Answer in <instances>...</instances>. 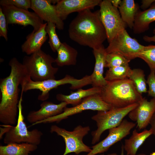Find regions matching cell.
<instances>
[{"label": "cell", "mask_w": 155, "mask_h": 155, "mask_svg": "<svg viewBox=\"0 0 155 155\" xmlns=\"http://www.w3.org/2000/svg\"><path fill=\"white\" fill-rule=\"evenodd\" d=\"M9 65L11 67L10 74L0 81V121L3 125H12L17 122L19 86L27 74L22 63L16 58L11 59Z\"/></svg>", "instance_id": "cell-1"}, {"label": "cell", "mask_w": 155, "mask_h": 155, "mask_svg": "<svg viewBox=\"0 0 155 155\" xmlns=\"http://www.w3.org/2000/svg\"><path fill=\"white\" fill-rule=\"evenodd\" d=\"M68 32L73 41L93 49L102 45L107 39L100 10L93 12L88 9L78 12L70 24Z\"/></svg>", "instance_id": "cell-2"}, {"label": "cell", "mask_w": 155, "mask_h": 155, "mask_svg": "<svg viewBox=\"0 0 155 155\" xmlns=\"http://www.w3.org/2000/svg\"><path fill=\"white\" fill-rule=\"evenodd\" d=\"M101 89L100 96L112 108H122L138 103L143 98L129 78L107 82Z\"/></svg>", "instance_id": "cell-3"}, {"label": "cell", "mask_w": 155, "mask_h": 155, "mask_svg": "<svg viewBox=\"0 0 155 155\" xmlns=\"http://www.w3.org/2000/svg\"><path fill=\"white\" fill-rule=\"evenodd\" d=\"M92 82L90 75H86L82 78L77 79L69 75H66L60 80L50 79L41 81L32 80L27 75L22 81L20 85L23 92L28 90L37 89L41 91V94L38 97L39 100L45 101L49 97V92L52 89L60 86L69 84L71 90L78 89L89 84Z\"/></svg>", "instance_id": "cell-4"}, {"label": "cell", "mask_w": 155, "mask_h": 155, "mask_svg": "<svg viewBox=\"0 0 155 155\" xmlns=\"http://www.w3.org/2000/svg\"><path fill=\"white\" fill-rule=\"evenodd\" d=\"M55 59L41 49L29 56H25L22 64L27 73L34 81L55 79L58 68L53 67Z\"/></svg>", "instance_id": "cell-5"}, {"label": "cell", "mask_w": 155, "mask_h": 155, "mask_svg": "<svg viewBox=\"0 0 155 155\" xmlns=\"http://www.w3.org/2000/svg\"><path fill=\"white\" fill-rule=\"evenodd\" d=\"M23 92L21 91L18 104V115L16 125H11L5 134L3 142L6 144L12 143H27L38 146L41 142L42 133L36 129H28L22 113V101Z\"/></svg>", "instance_id": "cell-6"}, {"label": "cell", "mask_w": 155, "mask_h": 155, "mask_svg": "<svg viewBox=\"0 0 155 155\" xmlns=\"http://www.w3.org/2000/svg\"><path fill=\"white\" fill-rule=\"evenodd\" d=\"M135 103L127 107L119 108H112L106 111H98L92 119L96 123L97 129L92 132V144L98 142L102 134L107 129L118 126L124 118L138 105Z\"/></svg>", "instance_id": "cell-7"}, {"label": "cell", "mask_w": 155, "mask_h": 155, "mask_svg": "<svg viewBox=\"0 0 155 155\" xmlns=\"http://www.w3.org/2000/svg\"><path fill=\"white\" fill-rule=\"evenodd\" d=\"M90 130L88 126L83 127L79 125L73 131H69L55 125L50 128L51 133L55 132L63 138L65 143V149L63 155L71 153L78 154L82 152L89 153L92 150L90 147L85 144L83 141L84 137Z\"/></svg>", "instance_id": "cell-8"}, {"label": "cell", "mask_w": 155, "mask_h": 155, "mask_svg": "<svg viewBox=\"0 0 155 155\" xmlns=\"http://www.w3.org/2000/svg\"><path fill=\"white\" fill-rule=\"evenodd\" d=\"M105 102L99 94L93 95L84 98L78 104L72 107H65L63 112L56 116L51 117L32 124L34 125L42 123H46L56 122L59 123L69 116L87 110L98 111H106L112 108Z\"/></svg>", "instance_id": "cell-9"}, {"label": "cell", "mask_w": 155, "mask_h": 155, "mask_svg": "<svg viewBox=\"0 0 155 155\" xmlns=\"http://www.w3.org/2000/svg\"><path fill=\"white\" fill-rule=\"evenodd\" d=\"M144 47L135 39L131 37L125 29L119 33L109 43L105 50L106 53L117 54L130 61L138 58Z\"/></svg>", "instance_id": "cell-10"}, {"label": "cell", "mask_w": 155, "mask_h": 155, "mask_svg": "<svg viewBox=\"0 0 155 155\" xmlns=\"http://www.w3.org/2000/svg\"><path fill=\"white\" fill-rule=\"evenodd\" d=\"M99 5L101 20L109 43L127 26L122 20L118 8L114 7L109 0H102Z\"/></svg>", "instance_id": "cell-11"}, {"label": "cell", "mask_w": 155, "mask_h": 155, "mask_svg": "<svg viewBox=\"0 0 155 155\" xmlns=\"http://www.w3.org/2000/svg\"><path fill=\"white\" fill-rule=\"evenodd\" d=\"M7 24L26 26L30 25L34 31H38L44 24L43 20L35 12L29 11L13 6H1Z\"/></svg>", "instance_id": "cell-12"}, {"label": "cell", "mask_w": 155, "mask_h": 155, "mask_svg": "<svg viewBox=\"0 0 155 155\" xmlns=\"http://www.w3.org/2000/svg\"><path fill=\"white\" fill-rule=\"evenodd\" d=\"M136 123L123 119L117 126L109 129L107 136L91 147V151L86 155H96L106 152L112 145L128 135Z\"/></svg>", "instance_id": "cell-13"}, {"label": "cell", "mask_w": 155, "mask_h": 155, "mask_svg": "<svg viewBox=\"0 0 155 155\" xmlns=\"http://www.w3.org/2000/svg\"><path fill=\"white\" fill-rule=\"evenodd\" d=\"M155 113V98L149 101L145 97H143L128 115L131 120L136 122L137 128L140 130L146 128L149 124Z\"/></svg>", "instance_id": "cell-14"}, {"label": "cell", "mask_w": 155, "mask_h": 155, "mask_svg": "<svg viewBox=\"0 0 155 155\" xmlns=\"http://www.w3.org/2000/svg\"><path fill=\"white\" fill-rule=\"evenodd\" d=\"M31 9L43 21L55 24L59 30L64 28L63 21L57 13L55 5L52 4L51 0H31Z\"/></svg>", "instance_id": "cell-15"}, {"label": "cell", "mask_w": 155, "mask_h": 155, "mask_svg": "<svg viewBox=\"0 0 155 155\" xmlns=\"http://www.w3.org/2000/svg\"><path fill=\"white\" fill-rule=\"evenodd\" d=\"M100 0H59L55 5L60 18L63 20H65L70 13H78L86 9H92L99 5Z\"/></svg>", "instance_id": "cell-16"}, {"label": "cell", "mask_w": 155, "mask_h": 155, "mask_svg": "<svg viewBox=\"0 0 155 155\" xmlns=\"http://www.w3.org/2000/svg\"><path fill=\"white\" fill-rule=\"evenodd\" d=\"M67 104L61 102L55 104L49 101H44L40 105V108L30 112L27 116L28 122L32 124L39 122L61 113Z\"/></svg>", "instance_id": "cell-17"}, {"label": "cell", "mask_w": 155, "mask_h": 155, "mask_svg": "<svg viewBox=\"0 0 155 155\" xmlns=\"http://www.w3.org/2000/svg\"><path fill=\"white\" fill-rule=\"evenodd\" d=\"M95 62L93 71L90 77L92 87L102 88L107 82L103 76L104 68L105 67V57L106 53L103 44L93 49Z\"/></svg>", "instance_id": "cell-18"}, {"label": "cell", "mask_w": 155, "mask_h": 155, "mask_svg": "<svg viewBox=\"0 0 155 155\" xmlns=\"http://www.w3.org/2000/svg\"><path fill=\"white\" fill-rule=\"evenodd\" d=\"M47 23L44 24L37 31H33L26 37L21 46L22 52L30 55L41 49L42 46L48 38L46 27Z\"/></svg>", "instance_id": "cell-19"}, {"label": "cell", "mask_w": 155, "mask_h": 155, "mask_svg": "<svg viewBox=\"0 0 155 155\" xmlns=\"http://www.w3.org/2000/svg\"><path fill=\"white\" fill-rule=\"evenodd\" d=\"M155 21V2L148 9L140 10L135 18L133 28V33L140 34L148 30L150 24Z\"/></svg>", "instance_id": "cell-20"}, {"label": "cell", "mask_w": 155, "mask_h": 155, "mask_svg": "<svg viewBox=\"0 0 155 155\" xmlns=\"http://www.w3.org/2000/svg\"><path fill=\"white\" fill-rule=\"evenodd\" d=\"M101 88L92 87L87 89L80 88L75 92H71L68 95L58 94L56 98L59 101L64 102L67 104H71L73 106L80 104L85 98L96 94H100Z\"/></svg>", "instance_id": "cell-21"}, {"label": "cell", "mask_w": 155, "mask_h": 155, "mask_svg": "<svg viewBox=\"0 0 155 155\" xmlns=\"http://www.w3.org/2000/svg\"><path fill=\"white\" fill-rule=\"evenodd\" d=\"M152 135V132L150 129H145L140 133H138L136 129H134L131 137L125 140L123 147L127 155L136 154L139 148Z\"/></svg>", "instance_id": "cell-22"}, {"label": "cell", "mask_w": 155, "mask_h": 155, "mask_svg": "<svg viewBox=\"0 0 155 155\" xmlns=\"http://www.w3.org/2000/svg\"><path fill=\"white\" fill-rule=\"evenodd\" d=\"M118 8L123 22L129 28L133 29L136 15L140 10L138 4L133 0H123Z\"/></svg>", "instance_id": "cell-23"}, {"label": "cell", "mask_w": 155, "mask_h": 155, "mask_svg": "<svg viewBox=\"0 0 155 155\" xmlns=\"http://www.w3.org/2000/svg\"><path fill=\"white\" fill-rule=\"evenodd\" d=\"M55 63L59 66L75 65L78 55L77 50L66 42L62 43L57 51Z\"/></svg>", "instance_id": "cell-24"}, {"label": "cell", "mask_w": 155, "mask_h": 155, "mask_svg": "<svg viewBox=\"0 0 155 155\" xmlns=\"http://www.w3.org/2000/svg\"><path fill=\"white\" fill-rule=\"evenodd\" d=\"M37 146L27 143H12L0 146V155H29Z\"/></svg>", "instance_id": "cell-25"}, {"label": "cell", "mask_w": 155, "mask_h": 155, "mask_svg": "<svg viewBox=\"0 0 155 155\" xmlns=\"http://www.w3.org/2000/svg\"><path fill=\"white\" fill-rule=\"evenodd\" d=\"M131 70L129 65L109 68L106 71L104 78L107 82L128 78Z\"/></svg>", "instance_id": "cell-26"}, {"label": "cell", "mask_w": 155, "mask_h": 155, "mask_svg": "<svg viewBox=\"0 0 155 155\" xmlns=\"http://www.w3.org/2000/svg\"><path fill=\"white\" fill-rule=\"evenodd\" d=\"M128 78L133 82L137 92L140 94L148 92L146 81L144 71L140 68L132 69Z\"/></svg>", "instance_id": "cell-27"}, {"label": "cell", "mask_w": 155, "mask_h": 155, "mask_svg": "<svg viewBox=\"0 0 155 155\" xmlns=\"http://www.w3.org/2000/svg\"><path fill=\"white\" fill-rule=\"evenodd\" d=\"M138 58L144 61L149 67L150 71L155 73V45L144 46Z\"/></svg>", "instance_id": "cell-28"}, {"label": "cell", "mask_w": 155, "mask_h": 155, "mask_svg": "<svg viewBox=\"0 0 155 155\" xmlns=\"http://www.w3.org/2000/svg\"><path fill=\"white\" fill-rule=\"evenodd\" d=\"M56 26L55 24L52 23H47L46 30L49 37L48 43L51 50L54 52L61 46L62 43L58 36L56 32Z\"/></svg>", "instance_id": "cell-29"}, {"label": "cell", "mask_w": 155, "mask_h": 155, "mask_svg": "<svg viewBox=\"0 0 155 155\" xmlns=\"http://www.w3.org/2000/svg\"><path fill=\"white\" fill-rule=\"evenodd\" d=\"M130 61L123 56L116 53H106L105 67L108 68L129 65Z\"/></svg>", "instance_id": "cell-30"}, {"label": "cell", "mask_w": 155, "mask_h": 155, "mask_svg": "<svg viewBox=\"0 0 155 155\" xmlns=\"http://www.w3.org/2000/svg\"><path fill=\"white\" fill-rule=\"evenodd\" d=\"M1 6L11 5L27 10L31 8V0H1Z\"/></svg>", "instance_id": "cell-31"}, {"label": "cell", "mask_w": 155, "mask_h": 155, "mask_svg": "<svg viewBox=\"0 0 155 155\" xmlns=\"http://www.w3.org/2000/svg\"><path fill=\"white\" fill-rule=\"evenodd\" d=\"M8 24L2 8H0V36L8 40L7 27Z\"/></svg>", "instance_id": "cell-32"}, {"label": "cell", "mask_w": 155, "mask_h": 155, "mask_svg": "<svg viewBox=\"0 0 155 155\" xmlns=\"http://www.w3.org/2000/svg\"><path fill=\"white\" fill-rule=\"evenodd\" d=\"M146 83L148 86V95L155 98V73L150 71L148 76Z\"/></svg>", "instance_id": "cell-33"}, {"label": "cell", "mask_w": 155, "mask_h": 155, "mask_svg": "<svg viewBox=\"0 0 155 155\" xmlns=\"http://www.w3.org/2000/svg\"><path fill=\"white\" fill-rule=\"evenodd\" d=\"M155 2V0H142L140 7L143 10L149 8L151 5Z\"/></svg>", "instance_id": "cell-34"}, {"label": "cell", "mask_w": 155, "mask_h": 155, "mask_svg": "<svg viewBox=\"0 0 155 155\" xmlns=\"http://www.w3.org/2000/svg\"><path fill=\"white\" fill-rule=\"evenodd\" d=\"M149 124L150 125V129L152 131V134L155 136V113L152 117Z\"/></svg>", "instance_id": "cell-35"}, {"label": "cell", "mask_w": 155, "mask_h": 155, "mask_svg": "<svg viewBox=\"0 0 155 155\" xmlns=\"http://www.w3.org/2000/svg\"><path fill=\"white\" fill-rule=\"evenodd\" d=\"M153 32L154 35L152 36H144L143 37L144 41L147 42H155V28L154 29Z\"/></svg>", "instance_id": "cell-36"}, {"label": "cell", "mask_w": 155, "mask_h": 155, "mask_svg": "<svg viewBox=\"0 0 155 155\" xmlns=\"http://www.w3.org/2000/svg\"><path fill=\"white\" fill-rule=\"evenodd\" d=\"M112 5L115 7L118 8L121 0H109Z\"/></svg>", "instance_id": "cell-37"}, {"label": "cell", "mask_w": 155, "mask_h": 155, "mask_svg": "<svg viewBox=\"0 0 155 155\" xmlns=\"http://www.w3.org/2000/svg\"><path fill=\"white\" fill-rule=\"evenodd\" d=\"M124 149L123 147V145H122L121 148V151L120 155H124Z\"/></svg>", "instance_id": "cell-38"}, {"label": "cell", "mask_w": 155, "mask_h": 155, "mask_svg": "<svg viewBox=\"0 0 155 155\" xmlns=\"http://www.w3.org/2000/svg\"><path fill=\"white\" fill-rule=\"evenodd\" d=\"M108 155H118L116 153H112L108 154Z\"/></svg>", "instance_id": "cell-39"}, {"label": "cell", "mask_w": 155, "mask_h": 155, "mask_svg": "<svg viewBox=\"0 0 155 155\" xmlns=\"http://www.w3.org/2000/svg\"><path fill=\"white\" fill-rule=\"evenodd\" d=\"M147 155L146 154H143V153H140V154H135V155Z\"/></svg>", "instance_id": "cell-40"}, {"label": "cell", "mask_w": 155, "mask_h": 155, "mask_svg": "<svg viewBox=\"0 0 155 155\" xmlns=\"http://www.w3.org/2000/svg\"><path fill=\"white\" fill-rule=\"evenodd\" d=\"M150 155H155V152H152Z\"/></svg>", "instance_id": "cell-41"}]
</instances>
